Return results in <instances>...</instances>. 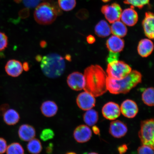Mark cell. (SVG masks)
<instances>
[{"mask_svg": "<svg viewBox=\"0 0 154 154\" xmlns=\"http://www.w3.org/2000/svg\"><path fill=\"white\" fill-rule=\"evenodd\" d=\"M85 91L94 97L103 95L107 91L106 81L107 76L104 70L100 65H92L85 70Z\"/></svg>", "mask_w": 154, "mask_h": 154, "instance_id": "6da1fadb", "label": "cell"}, {"mask_svg": "<svg viewBox=\"0 0 154 154\" xmlns=\"http://www.w3.org/2000/svg\"><path fill=\"white\" fill-rule=\"evenodd\" d=\"M142 76L136 70H133L125 78L119 80L107 77L106 85L107 90L112 94H125L141 82Z\"/></svg>", "mask_w": 154, "mask_h": 154, "instance_id": "7a4b0ae2", "label": "cell"}, {"mask_svg": "<svg viewBox=\"0 0 154 154\" xmlns=\"http://www.w3.org/2000/svg\"><path fill=\"white\" fill-rule=\"evenodd\" d=\"M40 67L43 74L48 78H59L64 72L65 63L64 59L56 53H51L42 57Z\"/></svg>", "mask_w": 154, "mask_h": 154, "instance_id": "3957f363", "label": "cell"}, {"mask_svg": "<svg viewBox=\"0 0 154 154\" xmlns=\"http://www.w3.org/2000/svg\"><path fill=\"white\" fill-rule=\"evenodd\" d=\"M34 12V18L38 24H51L56 19L59 11L55 7L49 3L39 4L36 7Z\"/></svg>", "mask_w": 154, "mask_h": 154, "instance_id": "277c9868", "label": "cell"}, {"mask_svg": "<svg viewBox=\"0 0 154 154\" xmlns=\"http://www.w3.org/2000/svg\"><path fill=\"white\" fill-rule=\"evenodd\" d=\"M132 71L131 67L124 61L117 60L108 65L106 72L109 78L113 79H122Z\"/></svg>", "mask_w": 154, "mask_h": 154, "instance_id": "5b68a950", "label": "cell"}, {"mask_svg": "<svg viewBox=\"0 0 154 154\" xmlns=\"http://www.w3.org/2000/svg\"><path fill=\"white\" fill-rule=\"evenodd\" d=\"M154 119L142 121L138 136L142 145H147L154 149Z\"/></svg>", "mask_w": 154, "mask_h": 154, "instance_id": "8992f818", "label": "cell"}, {"mask_svg": "<svg viewBox=\"0 0 154 154\" xmlns=\"http://www.w3.org/2000/svg\"><path fill=\"white\" fill-rule=\"evenodd\" d=\"M101 11L106 20L111 23L120 20L122 9L120 5L113 3L103 6Z\"/></svg>", "mask_w": 154, "mask_h": 154, "instance_id": "52a82bcc", "label": "cell"}, {"mask_svg": "<svg viewBox=\"0 0 154 154\" xmlns=\"http://www.w3.org/2000/svg\"><path fill=\"white\" fill-rule=\"evenodd\" d=\"M76 103L79 108L83 110L87 111L95 106L96 100L93 96L85 91L78 95L76 99Z\"/></svg>", "mask_w": 154, "mask_h": 154, "instance_id": "ba28073f", "label": "cell"}, {"mask_svg": "<svg viewBox=\"0 0 154 154\" xmlns=\"http://www.w3.org/2000/svg\"><path fill=\"white\" fill-rule=\"evenodd\" d=\"M67 82L69 87L76 91L83 89L85 84L84 75L79 72H73L69 75Z\"/></svg>", "mask_w": 154, "mask_h": 154, "instance_id": "9c48e42d", "label": "cell"}, {"mask_svg": "<svg viewBox=\"0 0 154 154\" xmlns=\"http://www.w3.org/2000/svg\"><path fill=\"white\" fill-rule=\"evenodd\" d=\"M102 112L103 116L107 120H115L120 115V107L118 104L109 102L103 106Z\"/></svg>", "mask_w": 154, "mask_h": 154, "instance_id": "30bf717a", "label": "cell"}, {"mask_svg": "<svg viewBox=\"0 0 154 154\" xmlns=\"http://www.w3.org/2000/svg\"><path fill=\"white\" fill-rule=\"evenodd\" d=\"M92 135V131L88 126L82 125L77 127L73 133L75 140L79 143H84L89 140Z\"/></svg>", "mask_w": 154, "mask_h": 154, "instance_id": "8fae6325", "label": "cell"}, {"mask_svg": "<svg viewBox=\"0 0 154 154\" xmlns=\"http://www.w3.org/2000/svg\"><path fill=\"white\" fill-rule=\"evenodd\" d=\"M121 112L125 117L129 119L133 118L137 115L138 108L136 102L132 100L128 99L121 104Z\"/></svg>", "mask_w": 154, "mask_h": 154, "instance_id": "7c38bea8", "label": "cell"}, {"mask_svg": "<svg viewBox=\"0 0 154 154\" xmlns=\"http://www.w3.org/2000/svg\"><path fill=\"white\" fill-rule=\"evenodd\" d=\"M109 133L113 137L121 138L127 134L128 127L126 124L120 120H115L111 123Z\"/></svg>", "mask_w": 154, "mask_h": 154, "instance_id": "4fadbf2b", "label": "cell"}, {"mask_svg": "<svg viewBox=\"0 0 154 154\" xmlns=\"http://www.w3.org/2000/svg\"><path fill=\"white\" fill-rule=\"evenodd\" d=\"M131 6L130 8L124 10L121 13L120 19L122 22L126 26H134L138 20L137 13Z\"/></svg>", "mask_w": 154, "mask_h": 154, "instance_id": "5bb4252c", "label": "cell"}, {"mask_svg": "<svg viewBox=\"0 0 154 154\" xmlns=\"http://www.w3.org/2000/svg\"><path fill=\"white\" fill-rule=\"evenodd\" d=\"M144 33L150 39L154 38V14L148 11L146 13L145 18L142 22Z\"/></svg>", "mask_w": 154, "mask_h": 154, "instance_id": "9a60e30c", "label": "cell"}, {"mask_svg": "<svg viewBox=\"0 0 154 154\" xmlns=\"http://www.w3.org/2000/svg\"><path fill=\"white\" fill-rule=\"evenodd\" d=\"M5 70L9 75L13 77H18L23 72V65L20 61L16 60H11L6 64Z\"/></svg>", "mask_w": 154, "mask_h": 154, "instance_id": "2e32d148", "label": "cell"}, {"mask_svg": "<svg viewBox=\"0 0 154 154\" xmlns=\"http://www.w3.org/2000/svg\"><path fill=\"white\" fill-rule=\"evenodd\" d=\"M18 134L21 140L24 141H29L35 137L36 131L31 125L23 124L19 127Z\"/></svg>", "mask_w": 154, "mask_h": 154, "instance_id": "e0dca14e", "label": "cell"}, {"mask_svg": "<svg viewBox=\"0 0 154 154\" xmlns=\"http://www.w3.org/2000/svg\"><path fill=\"white\" fill-rule=\"evenodd\" d=\"M106 45L109 51L119 53L124 49L125 42L120 38L113 35L107 40Z\"/></svg>", "mask_w": 154, "mask_h": 154, "instance_id": "ac0fdd59", "label": "cell"}, {"mask_svg": "<svg viewBox=\"0 0 154 154\" xmlns=\"http://www.w3.org/2000/svg\"><path fill=\"white\" fill-rule=\"evenodd\" d=\"M153 48V43L151 40L144 38L140 40L138 44V52L141 57H147L152 52Z\"/></svg>", "mask_w": 154, "mask_h": 154, "instance_id": "d6986e66", "label": "cell"}, {"mask_svg": "<svg viewBox=\"0 0 154 154\" xmlns=\"http://www.w3.org/2000/svg\"><path fill=\"white\" fill-rule=\"evenodd\" d=\"M58 107L55 102L47 101L42 103L40 110L44 116L47 117H52L56 115Z\"/></svg>", "mask_w": 154, "mask_h": 154, "instance_id": "ffe728a7", "label": "cell"}, {"mask_svg": "<svg viewBox=\"0 0 154 154\" xmlns=\"http://www.w3.org/2000/svg\"><path fill=\"white\" fill-rule=\"evenodd\" d=\"M95 33L99 37L105 38L110 35L111 26L106 21L102 20L96 25L95 28Z\"/></svg>", "mask_w": 154, "mask_h": 154, "instance_id": "44dd1931", "label": "cell"}, {"mask_svg": "<svg viewBox=\"0 0 154 154\" xmlns=\"http://www.w3.org/2000/svg\"><path fill=\"white\" fill-rule=\"evenodd\" d=\"M111 32L113 35L120 38L124 37L128 32L126 25L120 20L112 23L111 26Z\"/></svg>", "mask_w": 154, "mask_h": 154, "instance_id": "7402d4cb", "label": "cell"}, {"mask_svg": "<svg viewBox=\"0 0 154 154\" xmlns=\"http://www.w3.org/2000/svg\"><path fill=\"white\" fill-rule=\"evenodd\" d=\"M3 115L5 124L10 126L16 125L20 120V115L18 112L13 109H8Z\"/></svg>", "mask_w": 154, "mask_h": 154, "instance_id": "603a6c76", "label": "cell"}, {"mask_svg": "<svg viewBox=\"0 0 154 154\" xmlns=\"http://www.w3.org/2000/svg\"><path fill=\"white\" fill-rule=\"evenodd\" d=\"M99 120V115L95 109H90L87 111L83 115V120L85 124L89 126H94Z\"/></svg>", "mask_w": 154, "mask_h": 154, "instance_id": "cb8c5ba5", "label": "cell"}, {"mask_svg": "<svg viewBox=\"0 0 154 154\" xmlns=\"http://www.w3.org/2000/svg\"><path fill=\"white\" fill-rule=\"evenodd\" d=\"M27 149L29 152L32 154H39L42 151L43 147L39 140L34 138L29 141Z\"/></svg>", "mask_w": 154, "mask_h": 154, "instance_id": "d4e9b609", "label": "cell"}, {"mask_svg": "<svg viewBox=\"0 0 154 154\" xmlns=\"http://www.w3.org/2000/svg\"><path fill=\"white\" fill-rule=\"evenodd\" d=\"M142 100L143 103L149 106H154V88H149L146 89L142 94Z\"/></svg>", "mask_w": 154, "mask_h": 154, "instance_id": "484cf974", "label": "cell"}, {"mask_svg": "<svg viewBox=\"0 0 154 154\" xmlns=\"http://www.w3.org/2000/svg\"><path fill=\"white\" fill-rule=\"evenodd\" d=\"M7 154H24V150L22 145L17 142H14L7 146Z\"/></svg>", "mask_w": 154, "mask_h": 154, "instance_id": "4316f807", "label": "cell"}, {"mask_svg": "<svg viewBox=\"0 0 154 154\" xmlns=\"http://www.w3.org/2000/svg\"><path fill=\"white\" fill-rule=\"evenodd\" d=\"M58 3L60 8L66 11L72 10L76 3V0H58Z\"/></svg>", "mask_w": 154, "mask_h": 154, "instance_id": "83f0119b", "label": "cell"}, {"mask_svg": "<svg viewBox=\"0 0 154 154\" xmlns=\"http://www.w3.org/2000/svg\"><path fill=\"white\" fill-rule=\"evenodd\" d=\"M150 0H124L126 4L131 5L132 7L141 9L149 3Z\"/></svg>", "mask_w": 154, "mask_h": 154, "instance_id": "f1b7e54d", "label": "cell"}, {"mask_svg": "<svg viewBox=\"0 0 154 154\" xmlns=\"http://www.w3.org/2000/svg\"><path fill=\"white\" fill-rule=\"evenodd\" d=\"M54 132L51 128L44 129L40 134V138L44 141L52 139L54 137Z\"/></svg>", "mask_w": 154, "mask_h": 154, "instance_id": "f546056e", "label": "cell"}, {"mask_svg": "<svg viewBox=\"0 0 154 154\" xmlns=\"http://www.w3.org/2000/svg\"><path fill=\"white\" fill-rule=\"evenodd\" d=\"M154 149L150 146L142 145L138 148V154H154Z\"/></svg>", "mask_w": 154, "mask_h": 154, "instance_id": "4dcf8cb0", "label": "cell"}, {"mask_svg": "<svg viewBox=\"0 0 154 154\" xmlns=\"http://www.w3.org/2000/svg\"><path fill=\"white\" fill-rule=\"evenodd\" d=\"M8 45V38L5 34L0 32V51H3Z\"/></svg>", "mask_w": 154, "mask_h": 154, "instance_id": "1f68e13d", "label": "cell"}, {"mask_svg": "<svg viewBox=\"0 0 154 154\" xmlns=\"http://www.w3.org/2000/svg\"><path fill=\"white\" fill-rule=\"evenodd\" d=\"M23 1L25 6L27 8L29 9L36 7L43 0H23Z\"/></svg>", "mask_w": 154, "mask_h": 154, "instance_id": "d6a6232c", "label": "cell"}, {"mask_svg": "<svg viewBox=\"0 0 154 154\" xmlns=\"http://www.w3.org/2000/svg\"><path fill=\"white\" fill-rule=\"evenodd\" d=\"M119 57V53H114L109 51L108 56L107 58V61L108 63L118 60Z\"/></svg>", "mask_w": 154, "mask_h": 154, "instance_id": "836d02e7", "label": "cell"}, {"mask_svg": "<svg viewBox=\"0 0 154 154\" xmlns=\"http://www.w3.org/2000/svg\"><path fill=\"white\" fill-rule=\"evenodd\" d=\"M7 147V144L6 140L2 138H0V154L4 153Z\"/></svg>", "mask_w": 154, "mask_h": 154, "instance_id": "e575fe53", "label": "cell"}, {"mask_svg": "<svg viewBox=\"0 0 154 154\" xmlns=\"http://www.w3.org/2000/svg\"><path fill=\"white\" fill-rule=\"evenodd\" d=\"M128 149V146L126 144H124L118 147V150L120 154H125Z\"/></svg>", "mask_w": 154, "mask_h": 154, "instance_id": "d590c367", "label": "cell"}, {"mask_svg": "<svg viewBox=\"0 0 154 154\" xmlns=\"http://www.w3.org/2000/svg\"><path fill=\"white\" fill-rule=\"evenodd\" d=\"M9 107V105L7 104H5L0 106V115H3Z\"/></svg>", "mask_w": 154, "mask_h": 154, "instance_id": "8d00e7d4", "label": "cell"}, {"mask_svg": "<svg viewBox=\"0 0 154 154\" xmlns=\"http://www.w3.org/2000/svg\"><path fill=\"white\" fill-rule=\"evenodd\" d=\"M29 9H25L22 10L20 12V16L23 18H26L28 17L29 15Z\"/></svg>", "mask_w": 154, "mask_h": 154, "instance_id": "74e56055", "label": "cell"}, {"mask_svg": "<svg viewBox=\"0 0 154 154\" xmlns=\"http://www.w3.org/2000/svg\"><path fill=\"white\" fill-rule=\"evenodd\" d=\"M87 41L88 43L93 44L95 41V38L94 36L92 35H89L87 37Z\"/></svg>", "mask_w": 154, "mask_h": 154, "instance_id": "f35d334b", "label": "cell"}, {"mask_svg": "<svg viewBox=\"0 0 154 154\" xmlns=\"http://www.w3.org/2000/svg\"><path fill=\"white\" fill-rule=\"evenodd\" d=\"M92 131L94 133L96 134H100V130L99 128L97 126H93L92 128Z\"/></svg>", "mask_w": 154, "mask_h": 154, "instance_id": "ab89813d", "label": "cell"}, {"mask_svg": "<svg viewBox=\"0 0 154 154\" xmlns=\"http://www.w3.org/2000/svg\"><path fill=\"white\" fill-rule=\"evenodd\" d=\"M23 69L28 72L29 70V63L27 62H24L23 65Z\"/></svg>", "mask_w": 154, "mask_h": 154, "instance_id": "60d3db41", "label": "cell"}, {"mask_svg": "<svg viewBox=\"0 0 154 154\" xmlns=\"http://www.w3.org/2000/svg\"><path fill=\"white\" fill-rule=\"evenodd\" d=\"M40 46L42 48H45L47 46V43L45 41H42L40 43Z\"/></svg>", "mask_w": 154, "mask_h": 154, "instance_id": "b9f144b4", "label": "cell"}, {"mask_svg": "<svg viewBox=\"0 0 154 154\" xmlns=\"http://www.w3.org/2000/svg\"><path fill=\"white\" fill-rule=\"evenodd\" d=\"M42 57H42L40 55H38L36 56V60L38 61V62H39V61H41L42 59Z\"/></svg>", "mask_w": 154, "mask_h": 154, "instance_id": "7bdbcfd3", "label": "cell"}, {"mask_svg": "<svg viewBox=\"0 0 154 154\" xmlns=\"http://www.w3.org/2000/svg\"><path fill=\"white\" fill-rule=\"evenodd\" d=\"M52 146H51V145H50V146H48L47 148V152L48 153H51L52 151L51 149H52Z\"/></svg>", "mask_w": 154, "mask_h": 154, "instance_id": "ee69618b", "label": "cell"}, {"mask_svg": "<svg viewBox=\"0 0 154 154\" xmlns=\"http://www.w3.org/2000/svg\"><path fill=\"white\" fill-rule=\"evenodd\" d=\"M66 59L67 60L70 61L71 60V57L70 55H67L66 56Z\"/></svg>", "mask_w": 154, "mask_h": 154, "instance_id": "f6af8a7d", "label": "cell"}, {"mask_svg": "<svg viewBox=\"0 0 154 154\" xmlns=\"http://www.w3.org/2000/svg\"><path fill=\"white\" fill-rule=\"evenodd\" d=\"M23 0H14V2L17 3H20Z\"/></svg>", "mask_w": 154, "mask_h": 154, "instance_id": "bcb514c9", "label": "cell"}, {"mask_svg": "<svg viewBox=\"0 0 154 154\" xmlns=\"http://www.w3.org/2000/svg\"><path fill=\"white\" fill-rule=\"evenodd\" d=\"M65 154H77V153L74 152H68Z\"/></svg>", "mask_w": 154, "mask_h": 154, "instance_id": "7dc6e473", "label": "cell"}, {"mask_svg": "<svg viewBox=\"0 0 154 154\" xmlns=\"http://www.w3.org/2000/svg\"><path fill=\"white\" fill-rule=\"evenodd\" d=\"M102 1L105 2H107L109 1V0H102Z\"/></svg>", "mask_w": 154, "mask_h": 154, "instance_id": "c3c4849f", "label": "cell"}, {"mask_svg": "<svg viewBox=\"0 0 154 154\" xmlns=\"http://www.w3.org/2000/svg\"><path fill=\"white\" fill-rule=\"evenodd\" d=\"M88 154H99L97 153H95V152H91L90 153H88Z\"/></svg>", "mask_w": 154, "mask_h": 154, "instance_id": "681fc988", "label": "cell"}]
</instances>
